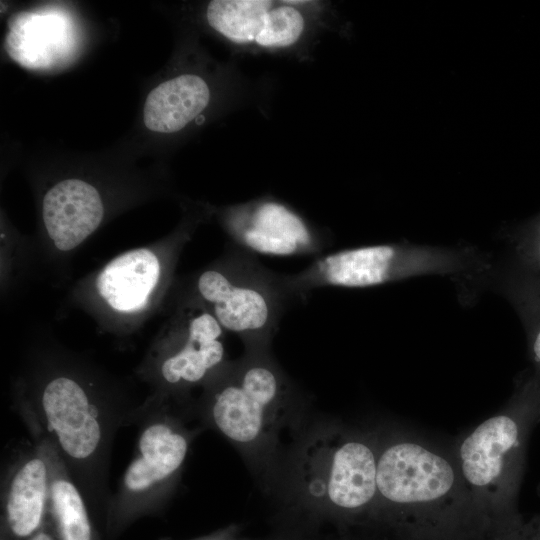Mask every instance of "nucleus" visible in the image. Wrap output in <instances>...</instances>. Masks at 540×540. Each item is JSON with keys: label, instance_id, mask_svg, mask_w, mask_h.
<instances>
[{"label": "nucleus", "instance_id": "obj_1", "mask_svg": "<svg viewBox=\"0 0 540 540\" xmlns=\"http://www.w3.org/2000/svg\"><path fill=\"white\" fill-rule=\"evenodd\" d=\"M455 482L450 462L416 442H394L377 455V497L406 540H479L444 504Z\"/></svg>", "mask_w": 540, "mask_h": 540}, {"label": "nucleus", "instance_id": "obj_2", "mask_svg": "<svg viewBox=\"0 0 540 540\" xmlns=\"http://www.w3.org/2000/svg\"><path fill=\"white\" fill-rule=\"evenodd\" d=\"M492 269L489 257L471 247L390 243L322 255L304 270L285 275V280L304 301L321 287L363 288L436 274L480 280Z\"/></svg>", "mask_w": 540, "mask_h": 540}, {"label": "nucleus", "instance_id": "obj_3", "mask_svg": "<svg viewBox=\"0 0 540 540\" xmlns=\"http://www.w3.org/2000/svg\"><path fill=\"white\" fill-rule=\"evenodd\" d=\"M195 290L221 327L238 335L246 349L269 348L286 310L303 301L285 275L263 266L237 246L218 265L202 271Z\"/></svg>", "mask_w": 540, "mask_h": 540}, {"label": "nucleus", "instance_id": "obj_4", "mask_svg": "<svg viewBox=\"0 0 540 540\" xmlns=\"http://www.w3.org/2000/svg\"><path fill=\"white\" fill-rule=\"evenodd\" d=\"M289 392V382L268 348L246 349L245 356L227 369L215 387L210 407L213 423L232 442L254 444Z\"/></svg>", "mask_w": 540, "mask_h": 540}, {"label": "nucleus", "instance_id": "obj_5", "mask_svg": "<svg viewBox=\"0 0 540 540\" xmlns=\"http://www.w3.org/2000/svg\"><path fill=\"white\" fill-rule=\"evenodd\" d=\"M224 225L235 246L254 255H311L329 246L324 233L278 201L261 200L230 209Z\"/></svg>", "mask_w": 540, "mask_h": 540}, {"label": "nucleus", "instance_id": "obj_6", "mask_svg": "<svg viewBox=\"0 0 540 540\" xmlns=\"http://www.w3.org/2000/svg\"><path fill=\"white\" fill-rule=\"evenodd\" d=\"M40 405L47 430L67 458L84 463L97 454L103 439L101 414L77 380L51 379L43 388Z\"/></svg>", "mask_w": 540, "mask_h": 540}, {"label": "nucleus", "instance_id": "obj_7", "mask_svg": "<svg viewBox=\"0 0 540 540\" xmlns=\"http://www.w3.org/2000/svg\"><path fill=\"white\" fill-rule=\"evenodd\" d=\"M376 472L377 454L368 443L342 440L329 449L312 490L335 511L357 515L377 498Z\"/></svg>", "mask_w": 540, "mask_h": 540}, {"label": "nucleus", "instance_id": "obj_8", "mask_svg": "<svg viewBox=\"0 0 540 540\" xmlns=\"http://www.w3.org/2000/svg\"><path fill=\"white\" fill-rule=\"evenodd\" d=\"M42 215L55 247L68 252L98 228L104 207L95 187L80 179H66L46 192Z\"/></svg>", "mask_w": 540, "mask_h": 540}, {"label": "nucleus", "instance_id": "obj_9", "mask_svg": "<svg viewBox=\"0 0 540 540\" xmlns=\"http://www.w3.org/2000/svg\"><path fill=\"white\" fill-rule=\"evenodd\" d=\"M188 449L187 436L174 424L157 420L147 425L124 473L121 495L137 498L154 492L178 472Z\"/></svg>", "mask_w": 540, "mask_h": 540}, {"label": "nucleus", "instance_id": "obj_10", "mask_svg": "<svg viewBox=\"0 0 540 540\" xmlns=\"http://www.w3.org/2000/svg\"><path fill=\"white\" fill-rule=\"evenodd\" d=\"M74 42L69 17L51 9L23 13L13 19L5 47L19 64L30 69H45L67 57Z\"/></svg>", "mask_w": 540, "mask_h": 540}, {"label": "nucleus", "instance_id": "obj_11", "mask_svg": "<svg viewBox=\"0 0 540 540\" xmlns=\"http://www.w3.org/2000/svg\"><path fill=\"white\" fill-rule=\"evenodd\" d=\"M520 428L511 416H493L470 433L461 443V471L468 484L477 489L495 486L506 463L519 443Z\"/></svg>", "mask_w": 540, "mask_h": 540}, {"label": "nucleus", "instance_id": "obj_12", "mask_svg": "<svg viewBox=\"0 0 540 540\" xmlns=\"http://www.w3.org/2000/svg\"><path fill=\"white\" fill-rule=\"evenodd\" d=\"M224 329L207 310L187 320L181 343L161 364V375L171 385L203 381L224 361Z\"/></svg>", "mask_w": 540, "mask_h": 540}, {"label": "nucleus", "instance_id": "obj_13", "mask_svg": "<svg viewBox=\"0 0 540 540\" xmlns=\"http://www.w3.org/2000/svg\"><path fill=\"white\" fill-rule=\"evenodd\" d=\"M160 274V261L154 252L134 249L117 256L101 270L96 288L112 309L137 312L147 304Z\"/></svg>", "mask_w": 540, "mask_h": 540}, {"label": "nucleus", "instance_id": "obj_14", "mask_svg": "<svg viewBox=\"0 0 540 540\" xmlns=\"http://www.w3.org/2000/svg\"><path fill=\"white\" fill-rule=\"evenodd\" d=\"M209 100V87L201 77L193 74L174 77L148 94L143 111L144 124L154 132H177L195 119Z\"/></svg>", "mask_w": 540, "mask_h": 540}, {"label": "nucleus", "instance_id": "obj_15", "mask_svg": "<svg viewBox=\"0 0 540 540\" xmlns=\"http://www.w3.org/2000/svg\"><path fill=\"white\" fill-rule=\"evenodd\" d=\"M50 465L45 456L35 455L14 472L5 502V516L11 533L31 536L41 525L49 503Z\"/></svg>", "mask_w": 540, "mask_h": 540}, {"label": "nucleus", "instance_id": "obj_16", "mask_svg": "<svg viewBox=\"0 0 540 540\" xmlns=\"http://www.w3.org/2000/svg\"><path fill=\"white\" fill-rule=\"evenodd\" d=\"M499 290L518 313L528 336L534 362L540 368V278L517 262L495 275Z\"/></svg>", "mask_w": 540, "mask_h": 540}, {"label": "nucleus", "instance_id": "obj_17", "mask_svg": "<svg viewBox=\"0 0 540 540\" xmlns=\"http://www.w3.org/2000/svg\"><path fill=\"white\" fill-rule=\"evenodd\" d=\"M275 2L268 0H214L207 7L209 25L232 42L255 43Z\"/></svg>", "mask_w": 540, "mask_h": 540}, {"label": "nucleus", "instance_id": "obj_18", "mask_svg": "<svg viewBox=\"0 0 540 540\" xmlns=\"http://www.w3.org/2000/svg\"><path fill=\"white\" fill-rule=\"evenodd\" d=\"M49 505L61 540H92V526L80 491L51 465Z\"/></svg>", "mask_w": 540, "mask_h": 540}, {"label": "nucleus", "instance_id": "obj_19", "mask_svg": "<svg viewBox=\"0 0 540 540\" xmlns=\"http://www.w3.org/2000/svg\"><path fill=\"white\" fill-rule=\"evenodd\" d=\"M305 27L303 14L288 1L275 2L265 26L255 41L263 48H284L295 44Z\"/></svg>", "mask_w": 540, "mask_h": 540}, {"label": "nucleus", "instance_id": "obj_20", "mask_svg": "<svg viewBox=\"0 0 540 540\" xmlns=\"http://www.w3.org/2000/svg\"><path fill=\"white\" fill-rule=\"evenodd\" d=\"M514 261L540 278V213L511 235Z\"/></svg>", "mask_w": 540, "mask_h": 540}, {"label": "nucleus", "instance_id": "obj_21", "mask_svg": "<svg viewBox=\"0 0 540 540\" xmlns=\"http://www.w3.org/2000/svg\"><path fill=\"white\" fill-rule=\"evenodd\" d=\"M514 540H540V522L523 531L519 529Z\"/></svg>", "mask_w": 540, "mask_h": 540}]
</instances>
